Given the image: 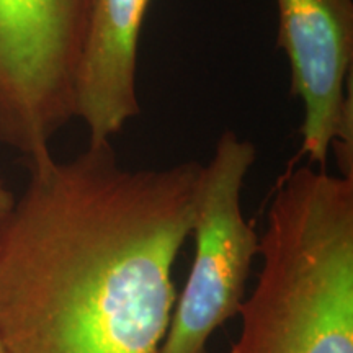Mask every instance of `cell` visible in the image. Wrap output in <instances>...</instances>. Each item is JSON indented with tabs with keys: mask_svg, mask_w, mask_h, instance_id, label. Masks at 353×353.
Masks as SVG:
<instances>
[{
	"mask_svg": "<svg viewBox=\"0 0 353 353\" xmlns=\"http://www.w3.org/2000/svg\"><path fill=\"white\" fill-rule=\"evenodd\" d=\"M276 44L303 103L301 151L325 165L330 151L353 179V0H276Z\"/></svg>",
	"mask_w": 353,
	"mask_h": 353,
	"instance_id": "5",
	"label": "cell"
},
{
	"mask_svg": "<svg viewBox=\"0 0 353 353\" xmlns=\"http://www.w3.org/2000/svg\"><path fill=\"white\" fill-rule=\"evenodd\" d=\"M0 353H7L6 348H3V345H2V342H0Z\"/></svg>",
	"mask_w": 353,
	"mask_h": 353,
	"instance_id": "8",
	"label": "cell"
},
{
	"mask_svg": "<svg viewBox=\"0 0 353 353\" xmlns=\"http://www.w3.org/2000/svg\"><path fill=\"white\" fill-rule=\"evenodd\" d=\"M201 170L196 161L128 169L112 141L28 165L0 218L6 352L161 353Z\"/></svg>",
	"mask_w": 353,
	"mask_h": 353,
	"instance_id": "1",
	"label": "cell"
},
{
	"mask_svg": "<svg viewBox=\"0 0 353 353\" xmlns=\"http://www.w3.org/2000/svg\"><path fill=\"white\" fill-rule=\"evenodd\" d=\"M13 201H15V196H13V193L6 187L2 179H0V218L12 208Z\"/></svg>",
	"mask_w": 353,
	"mask_h": 353,
	"instance_id": "7",
	"label": "cell"
},
{
	"mask_svg": "<svg viewBox=\"0 0 353 353\" xmlns=\"http://www.w3.org/2000/svg\"><path fill=\"white\" fill-rule=\"evenodd\" d=\"M92 0H0V144L26 167L52 159L76 120V83Z\"/></svg>",
	"mask_w": 353,
	"mask_h": 353,
	"instance_id": "3",
	"label": "cell"
},
{
	"mask_svg": "<svg viewBox=\"0 0 353 353\" xmlns=\"http://www.w3.org/2000/svg\"><path fill=\"white\" fill-rule=\"evenodd\" d=\"M151 0H92L76 83V118L88 143L112 141L141 114L138 51Z\"/></svg>",
	"mask_w": 353,
	"mask_h": 353,
	"instance_id": "6",
	"label": "cell"
},
{
	"mask_svg": "<svg viewBox=\"0 0 353 353\" xmlns=\"http://www.w3.org/2000/svg\"><path fill=\"white\" fill-rule=\"evenodd\" d=\"M259 255L226 353H353V179L324 167L286 172Z\"/></svg>",
	"mask_w": 353,
	"mask_h": 353,
	"instance_id": "2",
	"label": "cell"
},
{
	"mask_svg": "<svg viewBox=\"0 0 353 353\" xmlns=\"http://www.w3.org/2000/svg\"><path fill=\"white\" fill-rule=\"evenodd\" d=\"M255 161V145L228 130L203 165L192 229L195 259L161 353H206L211 335L239 314L260 254V236L242 213V188Z\"/></svg>",
	"mask_w": 353,
	"mask_h": 353,
	"instance_id": "4",
	"label": "cell"
}]
</instances>
